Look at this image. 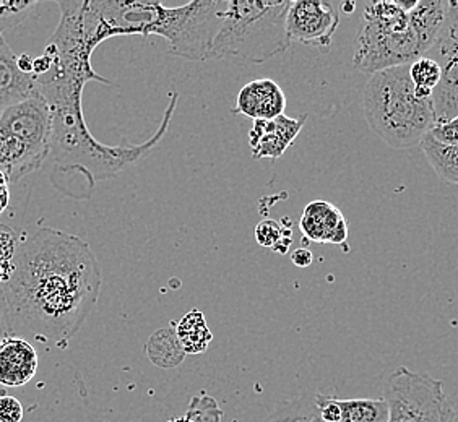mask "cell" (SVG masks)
<instances>
[{
	"instance_id": "cell-1",
	"label": "cell",
	"mask_w": 458,
	"mask_h": 422,
	"mask_svg": "<svg viewBox=\"0 0 458 422\" xmlns=\"http://www.w3.org/2000/svg\"><path fill=\"white\" fill-rule=\"evenodd\" d=\"M101 292V266L85 241L41 228L20 244L9 282L0 288L12 336L65 350Z\"/></svg>"
},
{
	"instance_id": "cell-2",
	"label": "cell",
	"mask_w": 458,
	"mask_h": 422,
	"mask_svg": "<svg viewBox=\"0 0 458 422\" xmlns=\"http://www.w3.org/2000/svg\"><path fill=\"white\" fill-rule=\"evenodd\" d=\"M83 89L85 85L79 81L36 79V91L45 97L53 115L51 153L46 161L51 165V181L59 190L75 198L89 197L97 182L117 176L125 167L145 158L168 132L179 99V93L174 91L161 125L150 140L111 147L98 141L89 132L81 106Z\"/></svg>"
},
{
	"instance_id": "cell-3",
	"label": "cell",
	"mask_w": 458,
	"mask_h": 422,
	"mask_svg": "<svg viewBox=\"0 0 458 422\" xmlns=\"http://www.w3.org/2000/svg\"><path fill=\"white\" fill-rule=\"evenodd\" d=\"M109 39L115 36H159L168 41V53L187 61H210L213 39L221 27L228 0H194L182 7L161 2H99Z\"/></svg>"
},
{
	"instance_id": "cell-4",
	"label": "cell",
	"mask_w": 458,
	"mask_h": 422,
	"mask_svg": "<svg viewBox=\"0 0 458 422\" xmlns=\"http://www.w3.org/2000/svg\"><path fill=\"white\" fill-rule=\"evenodd\" d=\"M362 109L370 131L397 150L420 145L436 125L432 97L416 95L410 65L372 73L362 93Z\"/></svg>"
},
{
	"instance_id": "cell-5",
	"label": "cell",
	"mask_w": 458,
	"mask_h": 422,
	"mask_svg": "<svg viewBox=\"0 0 458 422\" xmlns=\"http://www.w3.org/2000/svg\"><path fill=\"white\" fill-rule=\"evenodd\" d=\"M290 0H228L221 27L213 39L210 61L236 65L262 63L286 53Z\"/></svg>"
},
{
	"instance_id": "cell-6",
	"label": "cell",
	"mask_w": 458,
	"mask_h": 422,
	"mask_svg": "<svg viewBox=\"0 0 458 422\" xmlns=\"http://www.w3.org/2000/svg\"><path fill=\"white\" fill-rule=\"evenodd\" d=\"M420 57L423 54L410 27V15L400 7L398 0L368 4L364 23L354 45V67L372 75L410 65Z\"/></svg>"
},
{
	"instance_id": "cell-7",
	"label": "cell",
	"mask_w": 458,
	"mask_h": 422,
	"mask_svg": "<svg viewBox=\"0 0 458 422\" xmlns=\"http://www.w3.org/2000/svg\"><path fill=\"white\" fill-rule=\"evenodd\" d=\"M384 400L388 422H457L441 380L424 372L398 367L388 377Z\"/></svg>"
},
{
	"instance_id": "cell-8",
	"label": "cell",
	"mask_w": 458,
	"mask_h": 422,
	"mask_svg": "<svg viewBox=\"0 0 458 422\" xmlns=\"http://www.w3.org/2000/svg\"><path fill=\"white\" fill-rule=\"evenodd\" d=\"M340 25L338 5L328 0H294L286 15L291 43L328 51Z\"/></svg>"
},
{
	"instance_id": "cell-9",
	"label": "cell",
	"mask_w": 458,
	"mask_h": 422,
	"mask_svg": "<svg viewBox=\"0 0 458 422\" xmlns=\"http://www.w3.org/2000/svg\"><path fill=\"white\" fill-rule=\"evenodd\" d=\"M441 67V81L432 93L436 123L458 115V25L447 23L426 54Z\"/></svg>"
},
{
	"instance_id": "cell-10",
	"label": "cell",
	"mask_w": 458,
	"mask_h": 422,
	"mask_svg": "<svg viewBox=\"0 0 458 422\" xmlns=\"http://www.w3.org/2000/svg\"><path fill=\"white\" fill-rule=\"evenodd\" d=\"M306 121V114L300 115L298 119L283 114L270 121H254L249 132L252 156L256 159L282 158L284 151L290 148L291 143L300 135Z\"/></svg>"
},
{
	"instance_id": "cell-11",
	"label": "cell",
	"mask_w": 458,
	"mask_h": 422,
	"mask_svg": "<svg viewBox=\"0 0 458 422\" xmlns=\"http://www.w3.org/2000/svg\"><path fill=\"white\" fill-rule=\"evenodd\" d=\"M306 238L328 246H344L348 241V221L332 203L314 200L304 208L300 220Z\"/></svg>"
},
{
	"instance_id": "cell-12",
	"label": "cell",
	"mask_w": 458,
	"mask_h": 422,
	"mask_svg": "<svg viewBox=\"0 0 458 422\" xmlns=\"http://www.w3.org/2000/svg\"><path fill=\"white\" fill-rule=\"evenodd\" d=\"M38 351L25 338L9 336L0 342V387L18 388L30 384L38 370Z\"/></svg>"
},
{
	"instance_id": "cell-13",
	"label": "cell",
	"mask_w": 458,
	"mask_h": 422,
	"mask_svg": "<svg viewBox=\"0 0 458 422\" xmlns=\"http://www.w3.org/2000/svg\"><path fill=\"white\" fill-rule=\"evenodd\" d=\"M286 97L282 87L272 79L249 81L239 91L233 113L250 117L252 121H270L284 114Z\"/></svg>"
},
{
	"instance_id": "cell-14",
	"label": "cell",
	"mask_w": 458,
	"mask_h": 422,
	"mask_svg": "<svg viewBox=\"0 0 458 422\" xmlns=\"http://www.w3.org/2000/svg\"><path fill=\"white\" fill-rule=\"evenodd\" d=\"M36 91V77L18 69V55L0 36V109L18 105Z\"/></svg>"
},
{
	"instance_id": "cell-15",
	"label": "cell",
	"mask_w": 458,
	"mask_h": 422,
	"mask_svg": "<svg viewBox=\"0 0 458 422\" xmlns=\"http://www.w3.org/2000/svg\"><path fill=\"white\" fill-rule=\"evenodd\" d=\"M410 27L414 31L421 54L429 53L437 36L447 25V2L444 0H418L410 13Z\"/></svg>"
},
{
	"instance_id": "cell-16",
	"label": "cell",
	"mask_w": 458,
	"mask_h": 422,
	"mask_svg": "<svg viewBox=\"0 0 458 422\" xmlns=\"http://www.w3.org/2000/svg\"><path fill=\"white\" fill-rule=\"evenodd\" d=\"M174 332L185 354H202L208 350V344L212 343V332L202 312L197 308L187 312L177 322V325L174 324Z\"/></svg>"
},
{
	"instance_id": "cell-17",
	"label": "cell",
	"mask_w": 458,
	"mask_h": 422,
	"mask_svg": "<svg viewBox=\"0 0 458 422\" xmlns=\"http://www.w3.org/2000/svg\"><path fill=\"white\" fill-rule=\"evenodd\" d=\"M434 173L447 184L458 185V145H442L428 133L420 143Z\"/></svg>"
},
{
	"instance_id": "cell-18",
	"label": "cell",
	"mask_w": 458,
	"mask_h": 422,
	"mask_svg": "<svg viewBox=\"0 0 458 422\" xmlns=\"http://www.w3.org/2000/svg\"><path fill=\"white\" fill-rule=\"evenodd\" d=\"M147 354L155 366L163 369H173L184 361L185 352L177 342L174 326L153 334L147 343Z\"/></svg>"
},
{
	"instance_id": "cell-19",
	"label": "cell",
	"mask_w": 458,
	"mask_h": 422,
	"mask_svg": "<svg viewBox=\"0 0 458 422\" xmlns=\"http://www.w3.org/2000/svg\"><path fill=\"white\" fill-rule=\"evenodd\" d=\"M340 422H388V405L384 398H354L340 400Z\"/></svg>"
},
{
	"instance_id": "cell-20",
	"label": "cell",
	"mask_w": 458,
	"mask_h": 422,
	"mask_svg": "<svg viewBox=\"0 0 458 422\" xmlns=\"http://www.w3.org/2000/svg\"><path fill=\"white\" fill-rule=\"evenodd\" d=\"M441 67L431 57L423 55L410 63V79L413 81L416 95L420 97H432L434 89L441 81Z\"/></svg>"
},
{
	"instance_id": "cell-21",
	"label": "cell",
	"mask_w": 458,
	"mask_h": 422,
	"mask_svg": "<svg viewBox=\"0 0 458 422\" xmlns=\"http://www.w3.org/2000/svg\"><path fill=\"white\" fill-rule=\"evenodd\" d=\"M256 241L260 247L286 254L291 246V232L284 231L278 221L262 220L256 226Z\"/></svg>"
},
{
	"instance_id": "cell-22",
	"label": "cell",
	"mask_w": 458,
	"mask_h": 422,
	"mask_svg": "<svg viewBox=\"0 0 458 422\" xmlns=\"http://www.w3.org/2000/svg\"><path fill=\"white\" fill-rule=\"evenodd\" d=\"M38 5L35 0H0V36L27 21Z\"/></svg>"
},
{
	"instance_id": "cell-23",
	"label": "cell",
	"mask_w": 458,
	"mask_h": 422,
	"mask_svg": "<svg viewBox=\"0 0 458 422\" xmlns=\"http://www.w3.org/2000/svg\"><path fill=\"white\" fill-rule=\"evenodd\" d=\"M185 418L191 422H221L223 411L213 396L200 393L191 400Z\"/></svg>"
},
{
	"instance_id": "cell-24",
	"label": "cell",
	"mask_w": 458,
	"mask_h": 422,
	"mask_svg": "<svg viewBox=\"0 0 458 422\" xmlns=\"http://www.w3.org/2000/svg\"><path fill=\"white\" fill-rule=\"evenodd\" d=\"M314 403H316L322 422H340V419H342L340 398L318 393V395L314 396Z\"/></svg>"
},
{
	"instance_id": "cell-25",
	"label": "cell",
	"mask_w": 458,
	"mask_h": 422,
	"mask_svg": "<svg viewBox=\"0 0 458 422\" xmlns=\"http://www.w3.org/2000/svg\"><path fill=\"white\" fill-rule=\"evenodd\" d=\"M17 232L7 224H0V264H10L17 256Z\"/></svg>"
},
{
	"instance_id": "cell-26",
	"label": "cell",
	"mask_w": 458,
	"mask_h": 422,
	"mask_svg": "<svg viewBox=\"0 0 458 422\" xmlns=\"http://www.w3.org/2000/svg\"><path fill=\"white\" fill-rule=\"evenodd\" d=\"M429 135L442 145H450V147L458 145V115L450 121L436 123Z\"/></svg>"
},
{
	"instance_id": "cell-27",
	"label": "cell",
	"mask_w": 458,
	"mask_h": 422,
	"mask_svg": "<svg viewBox=\"0 0 458 422\" xmlns=\"http://www.w3.org/2000/svg\"><path fill=\"white\" fill-rule=\"evenodd\" d=\"M25 416L23 405L15 396L0 395V422H21Z\"/></svg>"
},
{
	"instance_id": "cell-28",
	"label": "cell",
	"mask_w": 458,
	"mask_h": 422,
	"mask_svg": "<svg viewBox=\"0 0 458 422\" xmlns=\"http://www.w3.org/2000/svg\"><path fill=\"white\" fill-rule=\"evenodd\" d=\"M291 262L296 265V266H300V268H306V266H310L312 262H314V256H312V252L309 249L301 247V249H296L291 254Z\"/></svg>"
},
{
	"instance_id": "cell-29",
	"label": "cell",
	"mask_w": 458,
	"mask_h": 422,
	"mask_svg": "<svg viewBox=\"0 0 458 422\" xmlns=\"http://www.w3.org/2000/svg\"><path fill=\"white\" fill-rule=\"evenodd\" d=\"M12 336V330H10L9 316H7V308L4 304V300L0 296V342L4 338H9Z\"/></svg>"
},
{
	"instance_id": "cell-30",
	"label": "cell",
	"mask_w": 458,
	"mask_h": 422,
	"mask_svg": "<svg viewBox=\"0 0 458 422\" xmlns=\"http://www.w3.org/2000/svg\"><path fill=\"white\" fill-rule=\"evenodd\" d=\"M10 192L9 179L5 177L4 173H0V215L9 207Z\"/></svg>"
},
{
	"instance_id": "cell-31",
	"label": "cell",
	"mask_w": 458,
	"mask_h": 422,
	"mask_svg": "<svg viewBox=\"0 0 458 422\" xmlns=\"http://www.w3.org/2000/svg\"><path fill=\"white\" fill-rule=\"evenodd\" d=\"M18 69L27 75H33V59L28 54L18 55Z\"/></svg>"
},
{
	"instance_id": "cell-32",
	"label": "cell",
	"mask_w": 458,
	"mask_h": 422,
	"mask_svg": "<svg viewBox=\"0 0 458 422\" xmlns=\"http://www.w3.org/2000/svg\"><path fill=\"white\" fill-rule=\"evenodd\" d=\"M447 23L458 25V0L447 2Z\"/></svg>"
},
{
	"instance_id": "cell-33",
	"label": "cell",
	"mask_w": 458,
	"mask_h": 422,
	"mask_svg": "<svg viewBox=\"0 0 458 422\" xmlns=\"http://www.w3.org/2000/svg\"><path fill=\"white\" fill-rule=\"evenodd\" d=\"M12 272H13V262L0 264V288L9 282Z\"/></svg>"
},
{
	"instance_id": "cell-34",
	"label": "cell",
	"mask_w": 458,
	"mask_h": 422,
	"mask_svg": "<svg viewBox=\"0 0 458 422\" xmlns=\"http://www.w3.org/2000/svg\"><path fill=\"white\" fill-rule=\"evenodd\" d=\"M166 422H191L185 416H181V418H173V419H169V421Z\"/></svg>"
},
{
	"instance_id": "cell-35",
	"label": "cell",
	"mask_w": 458,
	"mask_h": 422,
	"mask_svg": "<svg viewBox=\"0 0 458 422\" xmlns=\"http://www.w3.org/2000/svg\"><path fill=\"white\" fill-rule=\"evenodd\" d=\"M267 422H276V421H275V419H270V421H267Z\"/></svg>"
},
{
	"instance_id": "cell-36",
	"label": "cell",
	"mask_w": 458,
	"mask_h": 422,
	"mask_svg": "<svg viewBox=\"0 0 458 422\" xmlns=\"http://www.w3.org/2000/svg\"><path fill=\"white\" fill-rule=\"evenodd\" d=\"M0 115H2V109H0Z\"/></svg>"
}]
</instances>
